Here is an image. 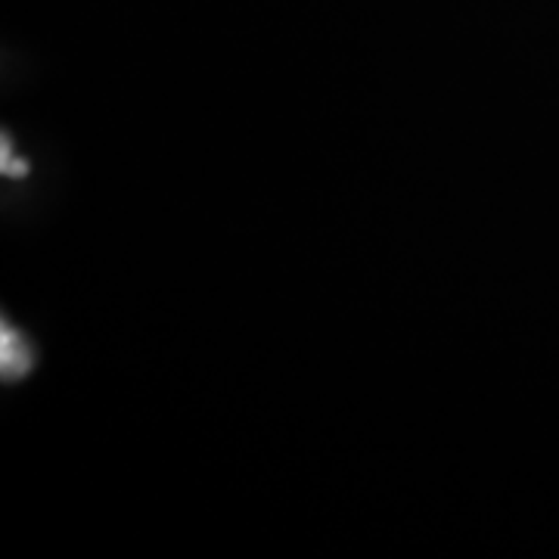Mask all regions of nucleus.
<instances>
[{
  "label": "nucleus",
  "mask_w": 559,
  "mask_h": 559,
  "mask_svg": "<svg viewBox=\"0 0 559 559\" xmlns=\"http://www.w3.org/2000/svg\"><path fill=\"white\" fill-rule=\"evenodd\" d=\"M32 364H35V352L25 345V340L10 323H3V330H0V367H3V377L7 380H20V377H25L32 370Z\"/></svg>",
  "instance_id": "nucleus-1"
}]
</instances>
